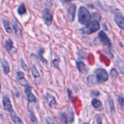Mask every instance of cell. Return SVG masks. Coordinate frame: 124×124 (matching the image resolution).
<instances>
[{
    "label": "cell",
    "instance_id": "18",
    "mask_svg": "<svg viewBox=\"0 0 124 124\" xmlns=\"http://www.w3.org/2000/svg\"><path fill=\"white\" fill-rule=\"evenodd\" d=\"M2 24H3L4 28L5 30L8 33H12V29L11 28L10 25L9 21L6 19H2Z\"/></svg>",
    "mask_w": 124,
    "mask_h": 124
},
{
    "label": "cell",
    "instance_id": "6",
    "mask_svg": "<svg viewBox=\"0 0 124 124\" xmlns=\"http://www.w3.org/2000/svg\"><path fill=\"white\" fill-rule=\"evenodd\" d=\"M66 7L67 16L69 19V21H74L75 19V12H76V5L74 3L70 2V1H67Z\"/></svg>",
    "mask_w": 124,
    "mask_h": 124
},
{
    "label": "cell",
    "instance_id": "29",
    "mask_svg": "<svg viewBox=\"0 0 124 124\" xmlns=\"http://www.w3.org/2000/svg\"><path fill=\"white\" fill-rule=\"evenodd\" d=\"M93 17H94V20L100 22L101 19V16L100 15V14L97 12H94L93 13Z\"/></svg>",
    "mask_w": 124,
    "mask_h": 124
},
{
    "label": "cell",
    "instance_id": "15",
    "mask_svg": "<svg viewBox=\"0 0 124 124\" xmlns=\"http://www.w3.org/2000/svg\"><path fill=\"white\" fill-rule=\"evenodd\" d=\"M1 66H2V70L5 75H7L10 72V66L9 62L5 59H2L1 60Z\"/></svg>",
    "mask_w": 124,
    "mask_h": 124
},
{
    "label": "cell",
    "instance_id": "4",
    "mask_svg": "<svg viewBox=\"0 0 124 124\" xmlns=\"http://www.w3.org/2000/svg\"><path fill=\"white\" fill-rule=\"evenodd\" d=\"M100 28V25L99 22L93 20L90 22L87 25H86L85 27L81 29L80 31L83 34L90 35L98 31Z\"/></svg>",
    "mask_w": 124,
    "mask_h": 124
},
{
    "label": "cell",
    "instance_id": "7",
    "mask_svg": "<svg viewBox=\"0 0 124 124\" xmlns=\"http://www.w3.org/2000/svg\"><path fill=\"white\" fill-rule=\"evenodd\" d=\"M42 17L45 24L47 26H50L52 23L53 16H52V13H51V10L49 8H45L43 10Z\"/></svg>",
    "mask_w": 124,
    "mask_h": 124
},
{
    "label": "cell",
    "instance_id": "1",
    "mask_svg": "<svg viewBox=\"0 0 124 124\" xmlns=\"http://www.w3.org/2000/svg\"><path fill=\"white\" fill-rule=\"evenodd\" d=\"M2 105H3L4 110L5 111H7V112L9 113L10 116V118L11 119H12V122H13V123L16 124L18 116H17L14 110L13 109L12 102H11L10 99L9 98L8 96L6 95L4 96H3L2 99Z\"/></svg>",
    "mask_w": 124,
    "mask_h": 124
},
{
    "label": "cell",
    "instance_id": "16",
    "mask_svg": "<svg viewBox=\"0 0 124 124\" xmlns=\"http://www.w3.org/2000/svg\"><path fill=\"white\" fill-rule=\"evenodd\" d=\"M12 26H13V30H14L15 33L17 35L18 37L21 38L22 37V30L21 29V27H19V25H18V23L17 22H14L12 24Z\"/></svg>",
    "mask_w": 124,
    "mask_h": 124
},
{
    "label": "cell",
    "instance_id": "2",
    "mask_svg": "<svg viewBox=\"0 0 124 124\" xmlns=\"http://www.w3.org/2000/svg\"><path fill=\"white\" fill-rule=\"evenodd\" d=\"M91 15L85 7H80L78 10V21L80 24L87 25L91 22Z\"/></svg>",
    "mask_w": 124,
    "mask_h": 124
},
{
    "label": "cell",
    "instance_id": "12",
    "mask_svg": "<svg viewBox=\"0 0 124 124\" xmlns=\"http://www.w3.org/2000/svg\"><path fill=\"white\" fill-rule=\"evenodd\" d=\"M114 20L120 29L124 30V17L121 14H115Z\"/></svg>",
    "mask_w": 124,
    "mask_h": 124
},
{
    "label": "cell",
    "instance_id": "20",
    "mask_svg": "<svg viewBox=\"0 0 124 124\" xmlns=\"http://www.w3.org/2000/svg\"><path fill=\"white\" fill-rule=\"evenodd\" d=\"M44 52V49L43 48H41L40 50H38V56L39 59H40L41 62L44 63H47V60L44 58L43 55Z\"/></svg>",
    "mask_w": 124,
    "mask_h": 124
},
{
    "label": "cell",
    "instance_id": "21",
    "mask_svg": "<svg viewBox=\"0 0 124 124\" xmlns=\"http://www.w3.org/2000/svg\"><path fill=\"white\" fill-rule=\"evenodd\" d=\"M87 81L90 85H95L98 83L96 75H90V76H89L87 78Z\"/></svg>",
    "mask_w": 124,
    "mask_h": 124
},
{
    "label": "cell",
    "instance_id": "13",
    "mask_svg": "<svg viewBox=\"0 0 124 124\" xmlns=\"http://www.w3.org/2000/svg\"><path fill=\"white\" fill-rule=\"evenodd\" d=\"M76 66L78 70L81 73L86 74L88 73L89 69L86 64L81 61H77L76 62Z\"/></svg>",
    "mask_w": 124,
    "mask_h": 124
},
{
    "label": "cell",
    "instance_id": "24",
    "mask_svg": "<svg viewBox=\"0 0 124 124\" xmlns=\"http://www.w3.org/2000/svg\"><path fill=\"white\" fill-rule=\"evenodd\" d=\"M108 105H109V109L111 113H114L115 112V108L114 107V102L113 99L111 98H110L108 100Z\"/></svg>",
    "mask_w": 124,
    "mask_h": 124
},
{
    "label": "cell",
    "instance_id": "19",
    "mask_svg": "<svg viewBox=\"0 0 124 124\" xmlns=\"http://www.w3.org/2000/svg\"><path fill=\"white\" fill-rule=\"evenodd\" d=\"M91 104L93 107L96 109H100L102 107V103L99 99L94 98L91 101Z\"/></svg>",
    "mask_w": 124,
    "mask_h": 124
},
{
    "label": "cell",
    "instance_id": "26",
    "mask_svg": "<svg viewBox=\"0 0 124 124\" xmlns=\"http://www.w3.org/2000/svg\"><path fill=\"white\" fill-rule=\"evenodd\" d=\"M118 102H119V104L120 105V108H121L122 110H123V111H124V98L122 96H119L118 97Z\"/></svg>",
    "mask_w": 124,
    "mask_h": 124
},
{
    "label": "cell",
    "instance_id": "3",
    "mask_svg": "<svg viewBox=\"0 0 124 124\" xmlns=\"http://www.w3.org/2000/svg\"><path fill=\"white\" fill-rule=\"evenodd\" d=\"M59 121L61 124H71L74 120V113L72 109L68 107L63 112L59 115Z\"/></svg>",
    "mask_w": 124,
    "mask_h": 124
},
{
    "label": "cell",
    "instance_id": "33",
    "mask_svg": "<svg viewBox=\"0 0 124 124\" xmlns=\"http://www.w3.org/2000/svg\"><path fill=\"white\" fill-rule=\"evenodd\" d=\"M16 124H23V122H22V121L21 120V119L19 118V117H17V122H16Z\"/></svg>",
    "mask_w": 124,
    "mask_h": 124
},
{
    "label": "cell",
    "instance_id": "22",
    "mask_svg": "<svg viewBox=\"0 0 124 124\" xmlns=\"http://www.w3.org/2000/svg\"><path fill=\"white\" fill-rule=\"evenodd\" d=\"M18 13L19 15H23L26 13V8L24 4H21L18 8Z\"/></svg>",
    "mask_w": 124,
    "mask_h": 124
},
{
    "label": "cell",
    "instance_id": "8",
    "mask_svg": "<svg viewBox=\"0 0 124 124\" xmlns=\"http://www.w3.org/2000/svg\"><path fill=\"white\" fill-rule=\"evenodd\" d=\"M96 39H97L98 41H99V42H100L102 44L107 46L108 47H111L112 44L110 39L108 38V36H107L106 34L103 30H102V31H100L98 33V37H97V38Z\"/></svg>",
    "mask_w": 124,
    "mask_h": 124
},
{
    "label": "cell",
    "instance_id": "35",
    "mask_svg": "<svg viewBox=\"0 0 124 124\" xmlns=\"http://www.w3.org/2000/svg\"><path fill=\"white\" fill-rule=\"evenodd\" d=\"M83 124H89V123H87V122H83Z\"/></svg>",
    "mask_w": 124,
    "mask_h": 124
},
{
    "label": "cell",
    "instance_id": "32",
    "mask_svg": "<svg viewBox=\"0 0 124 124\" xmlns=\"http://www.w3.org/2000/svg\"><path fill=\"white\" fill-rule=\"evenodd\" d=\"M91 95L94 96V97H97L100 95V93L98 92H91Z\"/></svg>",
    "mask_w": 124,
    "mask_h": 124
},
{
    "label": "cell",
    "instance_id": "17",
    "mask_svg": "<svg viewBox=\"0 0 124 124\" xmlns=\"http://www.w3.org/2000/svg\"><path fill=\"white\" fill-rule=\"evenodd\" d=\"M13 48V42L12 39L8 38L5 41V48L8 53H10V51Z\"/></svg>",
    "mask_w": 124,
    "mask_h": 124
},
{
    "label": "cell",
    "instance_id": "27",
    "mask_svg": "<svg viewBox=\"0 0 124 124\" xmlns=\"http://www.w3.org/2000/svg\"><path fill=\"white\" fill-rule=\"evenodd\" d=\"M110 75L113 78H116L118 76V72L116 70V69L115 68H113V69L111 70L110 71Z\"/></svg>",
    "mask_w": 124,
    "mask_h": 124
},
{
    "label": "cell",
    "instance_id": "9",
    "mask_svg": "<svg viewBox=\"0 0 124 124\" xmlns=\"http://www.w3.org/2000/svg\"><path fill=\"white\" fill-rule=\"evenodd\" d=\"M32 87L30 85H27L24 87V93L27 97L29 102H36V99L35 95L31 92Z\"/></svg>",
    "mask_w": 124,
    "mask_h": 124
},
{
    "label": "cell",
    "instance_id": "25",
    "mask_svg": "<svg viewBox=\"0 0 124 124\" xmlns=\"http://www.w3.org/2000/svg\"><path fill=\"white\" fill-rule=\"evenodd\" d=\"M117 65L119 67L120 73L124 76V62L121 60H119V61L117 62Z\"/></svg>",
    "mask_w": 124,
    "mask_h": 124
},
{
    "label": "cell",
    "instance_id": "14",
    "mask_svg": "<svg viewBox=\"0 0 124 124\" xmlns=\"http://www.w3.org/2000/svg\"><path fill=\"white\" fill-rule=\"evenodd\" d=\"M31 73L36 83H40V81H41V77H40V75L35 65H33L32 67Z\"/></svg>",
    "mask_w": 124,
    "mask_h": 124
},
{
    "label": "cell",
    "instance_id": "34",
    "mask_svg": "<svg viewBox=\"0 0 124 124\" xmlns=\"http://www.w3.org/2000/svg\"><path fill=\"white\" fill-rule=\"evenodd\" d=\"M1 83L0 82V93H1Z\"/></svg>",
    "mask_w": 124,
    "mask_h": 124
},
{
    "label": "cell",
    "instance_id": "5",
    "mask_svg": "<svg viewBox=\"0 0 124 124\" xmlns=\"http://www.w3.org/2000/svg\"><path fill=\"white\" fill-rule=\"evenodd\" d=\"M94 73H96V76L98 83H104L108 80L109 75L107 73L106 70L105 69L101 68L97 69L95 70Z\"/></svg>",
    "mask_w": 124,
    "mask_h": 124
},
{
    "label": "cell",
    "instance_id": "10",
    "mask_svg": "<svg viewBox=\"0 0 124 124\" xmlns=\"http://www.w3.org/2000/svg\"><path fill=\"white\" fill-rule=\"evenodd\" d=\"M17 81H18V84L23 87H25L29 85V84L24 76V73L21 71H18L17 73Z\"/></svg>",
    "mask_w": 124,
    "mask_h": 124
},
{
    "label": "cell",
    "instance_id": "28",
    "mask_svg": "<svg viewBox=\"0 0 124 124\" xmlns=\"http://www.w3.org/2000/svg\"><path fill=\"white\" fill-rule=\"evenodd\" d=\"M20 63H21V67H22V68H23V70H25V71H27L28 70L27 65H26V64L25 63L24 61L23 60L22 58H21L20 59Z\"/></svg>",
    "mask_w": 124,
    "mask_h": 124
},
{
    "label": "cell",
    "instance_id": "11",
    "mask_svg": "<svg viewBox=\"0 0 124 124\" xmlns=\"http://www.w3.org/2000/svg\"><path fill=\"white\" fill-rule=\"evenodd\" d=\"M46 100L47 102V104H48L49 107L50 108H55L57 106V102H56L55 98L53 96L52 94H49V93H47L46 94Z\"/></svg>",
    "mask_w": 124,
    "mask_h": 124
},
{
    "label": "cell",
    "instance_id": "23",
    "mask_svg": "<svg viewBox=\"0 0 124 124\" xmlns=\"http://www.w3.org/2000/svg\"><path fill=\"white\" fill-rule=\"evenodd\" d=\"M29 118L32 124H38V120L36 116L34 115V112L31 110H29Z\"/></svg>",
    "mask_w": 124,
    "mask_h": 124
},
{
    "label": "cell",
    "instance_id": "31",
    "mask_svg": "<svg viewBox=\"0 0 124 124\" xmlns=\"http://www.w3.org/2000/svg\"><path fill=\"white\" fill-rule=\"evenodd\" d=\"M103 50H104V52H105L106 53H107V54L109 56V57H111V58H113V57H114V55H113V53H111V52L109 50L107 49V48H106V49L105 48H104V49H103Z\"/></svg>",
    "mask_w": 124,
    "mask_h": 124
},
{
    "label": "cell",
    "instance_id": "30",
    "mask_svg": "<svg viewBox=\"0 0 124 124\" xmlns=\"http://www.w3.org/2000/svg\"><path fill=\"white\" fill-rule=\"evenodd\" d=\"M46 124H55L54 121H53V119L50 116H47L46 119Z\"/></svg>",
    "mask_w": 124,
    "mask_h": 124
}]
</instances>
